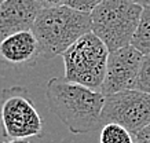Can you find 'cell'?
Here are the masks:
<instances>
[{"mask_svg": "<svg viewBox=\"0 0 150 143\" xmlns=\"http://www.w3.org/2000/svg\"><path fill=\"white\" fill-rule=\"evenodd\" d=\"M108 123H117L137 135L150 123V94L134 88L105 97L102 124Z\"/></svg>", "mask_w": 150, "mask_h": 143, "instance_id": "obj_6", "label": "cell"}, {"mask_svg": "<svg viewBox=\"0 0 150 143\" xmlns=\"http://www.w3.org/2000/svg\"><path fill=\"white\" fill-rule=\"evenodd\" d=\"M135 88L150 94V54L145 55V58H143L142 68H141V72H139V77H138L137 87Z\"/></svg>", "mask_w": 150, "mask_h": 143, "instance_id": "obj_12", "label": "cell"}, {"mask_svg": "<svg viewBox=\"0 0 150 143\" xmlns=\"http://www.w3.org/2000/svg\"><path fill=\"white\" fill-rule=\"evenodd\" d=\"M91 29V13L59 6L43 7L36 17L32 32L39 42L41 56L51 59L62 55Z\"/></svg>", "mask_w": 150, "mask_h": 143, "instance_id": "obj_2", "label": "cell"}, {"mask_svg": "<svg viewBox=\"0 0 150 143\" xmlns=\"http://www.w3.org/2000/svg\"><path fill=\"white\" fill-rule=\"evenodd\" d=\"M134 139L135 143H150V123L137 135H134Z\"/></svg>", "mask_w": 150, "mask_h": 143, "instance_id": "obj_14", "label": "cell"}, {"mask_svg": "<svg viewBox=\"0 0 150 143\" xmlns=\"http://www.w3.org/2000/svg\"><path fill=\"white\" fill-rule=\"evenodd\" d=\"M109 52L108 47L95 33H86L62 54L65 65L64 77L68 81L100 91Z\"/></svg>", "mask_w": 150, "mask_h": 143, "instance_id": "obj_4", "label": "cell"}, {"mask_svg": "<svg viewBox=\"0 0 150 143\" xmlns=\"http://www.w3.org/2000/svg\"><path fill=\"white\" fill-rule=\"evenodd\" d=\"M0 143H29L28 139H8V140H4V142Z\"/></svg>", "mask_w": 150, "mask_h": 143, "instance_id": "obj_16", "label": "cell"}, {"mask_svg": "<svg viewBox=\"0 0 150 143\" xmlns=\"http://www.w3.org/2000/svg\"><path fill=\"white\" fill-rule=\"evenodd\" d=\"M4 1H6V0H0V6L3 4V3H4Z\"/></svg>", "mask_w": 150, "mask_h": 143, "instance_id": "obj_18", "label": "cell"}, {"mask_svg": "<svg viewBox=\"0 0 150 143\" xmlns=\"http://www.w3.org/2000/svg\"><path fill=\"white\" fill-rule=\"evenodd\" d=\"M48 106L72 134H92L102 128L105 95L81 84L54 77L47 81Z\"/></svg>", "mask_w": 150, "mask_h": 143, "instance_id": "obj_1", "label": "cell"}, {"mask_svg": "<svg viewBox=\"0 0 150 143\" xmlns=\"http://www.w3.org/2000/svg\"><path fill=\"white\" fill-rule=\"evenodd\" d=\"M43 7H59V6H65L66 0H39Z\"/></svg>", "mask_w": 150, "mask_h": 143, "instance_id": "obj_15", "label": "cell"}, {"mask_svg": "<svg viewBox=\"0 0 150 143\" xmlns=\"http://www.w3.org/2000/svg\"><path fill=\"white\" fill-rule=\"evenodd\" d=\"M132 3H137V4L142 6V7H146V6H150V0H129Z\"/></svg>", "mask_w": 150, "mask_h": 143, "instance_id": "obj_17", "label": "cell"}, {"mask_svg": "<svg viewBox=\"0 0 150 143\" xmlns=\"http://www.w3.org/2000/svg\"><path fill=\"white\" fill-rule=\"evenodd\" d=\"M131 46L141 51L143 55L150 54V6L143 7L138 28L132 37Z\"/></svg>", "mask_w": 150, "mask_h": 143, "instance_id": "obj_10", "label": "cell"}, {"mask_svg": "<svg viewBox=\"0 0 150 143\" xmlns=\"http://www.w3.org/2000/svg\"><path fill=\"white\" fill-rule=\"evenodd\" d=\"M142 11V6L129 0H103L91 11V32L109 51L131 46Z\"/></svg>", "mask_w": 150, "mask_h": 143, "instance_id": "obj_3", "label": "cell"}, {"mask_svg": "<svg viewBox=\"0 0 150 143\" xmlns=\"http://www.w3.org/2000/svg\"><path fill=\"white\" fill-rule=\"evenodd\" d=\"M143 58L145 55L134 46L110 51L100 92L109 97L121 91L134 89L137 87Z\"/></svg>", "mask_w": 150, "mask_h": 143, "instance_id": "obj_7", "label": "cell"}, {"mask_svg": "<svg viewBox=\"0 0 150 143\" xmlns=\"http://www.w3.org/2000/svg\"><path fill=\"white\" fill-rule=\"evenodd\" d=\"M39 56H41L40 46L32 30L13 33L0 42V63L35 65Z\"/></svg>", "mask_w": 150, "mask_h": 143, "instance_id": "obj_9", "label": "cell"}, {"mask_svg": "<svg viewBox=\"0 0 150 143\" xmlns=\"http://www.w3.org/2000/svg\"><path fill=\"white\" fill-rule=\"evenodd\" d=\"M99 143H135L134 135L117 123H108L100 128Z\"/></svg>", "mask_w": 150, "mask_h": 143, "instance_id": "obj_11", "label": "cell"}, {"mask_svg": "<svg viewBox=\"0 0 150 143\" xmlns=\"http://www.w3.org/2000/svg\"><path fill=\"white\" fill-rule=\"evenodd\" d=\"M103 0H66V4L72 8H76L79 11L91 13L98 4H100Z\"/></svg>", "mask_w": 150, "mask_h": 143, "instance_id": "obj_13", "label": "cell"}, {"mask_svg": "<svg viewBox=\"0 0 150 143\" xmlns=\"http://www.w3.org/2000/svg\"><path fill=\"white\" fill-rule=\"evenodd\" d=\"M1 127L8 139H29L40 136L43 120L32 98L21 85L6 88L1 92Z\"/></svg>", "mask_w": 150, "mask_h": 143, "instance_id": "obj_5", "label": "cell"}, {"mask_svg": "<svg viewBox=\"0 0 150 143\" xmlns=\"http://www.w3.org/2000/svg\"><path fill=\"white\" fill-rule=\"evenodd\" d=\"M43 6L39 0H6L0 6V42L22 30H32Z\"/></svg>", "mask_w": 150, "mask_h": 143, "instance_id": "obj_8", "label": "cell"}]
</instances>
